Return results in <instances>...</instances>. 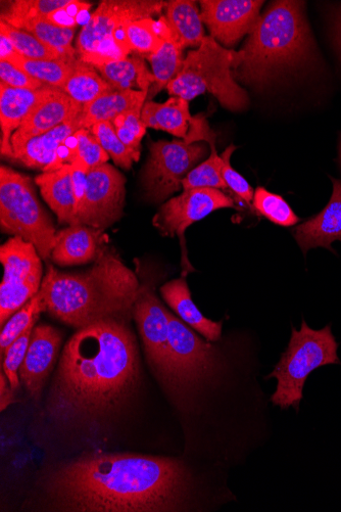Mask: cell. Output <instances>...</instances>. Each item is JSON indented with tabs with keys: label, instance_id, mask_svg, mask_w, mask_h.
Wrapping results in <instances>:
<instances>
[{
	"label": "cell",
	"instance_id": "1",
	"mask_svg": "<svg viewBox=\"0 0 341 512\" xmlns=\"http://www.w3.org/2000/svg\"><path fill=\"white\" fill-rule=\"evenodd\" d=\"M51 508L78 512H177L196 509L198 485L181 458L84 453L42 479Z\"/></svg>",
	"mask_w": 341,
	"mask_h": 512
},
{
	"label": "cell",
	"instance_id": "2",
	"mask_svg": "<svg viewBox=\"0 0 341 512\" xmlns=\"http://www.w3.org/2000/svg\"><path fill=\"white\" fill-rule=\"evenodd\" d=\"M139 381L138 348L128 320L91 324L65 345L46 414L64 427H99L121 412Z\"/></svg>",
	"mask_w": 341,
	"mask_h": 512
},
{
	"label": "cell",
	"instance_id": "3",
	"mask_svg": "<svg viewBox=\"0 0 341 512\" xmlns=\"http://www.w3.org/2000/svg\"><path fill=\"white\" fill-rule=\"evenodd\" d=\"M140 289L135 273L103 246L94 265L81 273L48 264L40 291L48 313L80 330L107 319L130 320Z\"/></svg>",
	"mask_w": 341,
	"mask_h": 512
},
{
	"label": "cell",
	"instance_id": "4",
	"mask_svg": "<svg viewBox=\"0 0 341 512\" xmlns=\"http://www.w3.org/2000/svg\"><path fill=\"white\" fill-rule=\"evenodd\" d=\"M316 45L303 2H275L263 13L237 52L235 80L264 85L278 74L314 61Z\"/></svg>",
	"mask_w": 341,
	"mask_h": 512
},
{
	"label": "cell",
	"instance_id": "5",
	"mask_svg": "<svg viewBox=\"0 0 341 512\" xmlns=\"http://www.w3.org/2000/svg\"><path fill=\"white\" fill-rule=\"evenodd\" d=\"M169 342V365L161 383L176 407L187 413L200 391L221 377L223 356L219 348L170 312Z\"/></svg>",
	"mask_w": 341,
	"mask_h": 512
},
{
	"label": "cell",
	"instance_id": "6",
	"mask_svg": "<svg viewBox=\"0 0 341 512\" xmlns=\"http://www.w3.org/2000/svg\"><path fill=\"white\" fill-rule=\"evenodd\" d=\"M236 63L237 52L207 36L199 49L187 54L181 72L167 86L169 95L190 102L210 92L226 110H246L250 100L233 76Z\"/></svg>",
	"mask_w": 341,
	"mask_h": 512
},
{
	"label": "cell",
	"instance_id": "7",
	"mask_svg": "<svg viewBox=\"0 0 341 512\" xmlns=\"http://www.w3.org/2000/svg\"><path fill=\"white\" fill-rule=\"evenodd\" d=\"M337 350L331 325L313 330L303 320L301 330L292 327L287 350L266 377V380H276L275 392L270 397L272 404L281 410L294 408L299 412L312 372L323 366L341 364Z\"/></svg>",
	"mask_w": 341,
	"mask_h": 512
},
{
	"label": "cell",
	"instance_id": "8",
	"mask_svg": "<svg viewBox=\"0 0 341 512\" xmlns=\"http://www.w3.org/2000/svg\"><path fill=\"white\" fill-rule=\"evenodd\" d=\"M0 226L7 234L33 244L42 260L52 259L57 231L37 199L32 179L0 168Z\"/></svg>",
	"mask_w": 341,
	"mask_h": 512
},
{
	"label": "cell",
	"instance_id": "9",
	"mask_svg": "<svg viewBox=\"0 0 341 512\" xmlns=\"http://www.w3.org/2000/svg\"><path fill=\"white\" fill-rule=\"evenodd\" d=\"M154 0H105L89 17L76 41L79 60L95 66L126 58L116 48L113 37L126 23L150 19L165 9Z\"/></svg>",
	"mask_w": 341,
	"mask_h": 512
},
{
	"label": "cell",
	"instance_id": "10",
	"mask_svg": "<svg viewBox=\"0 0 341 512\" xmlns=\"http://www.w3.org/2000/svg\"><path fill=\"white\" fill-rule=\"evenodd\" d=\"M205 144L187 145L174 139L150 144V157L142 174L146 198L156 203L181 191L186 176L208 156Z\"/></svg>",
	"mask_w": 341,
	"mask_h": 512
},
{
	"label": "cell",
	"instance_id": "11",
	"mask_svg": "<svg viewBox=\"0 0 341 512\" xmlns=\"http://www.w3.org/2000/svg\"><path fill=\"white\" fill-rule=\"evenodd\" d=\"M0 261L5 268L0 286V324L4 328L6 322L39 293L43 279L37 249L21 237H14L2 246Z\"/></svg>",
	"mask_w": 341,
	"mask_h": 512
},
{
	"label": "cell",
	"instance_id": "12",
	"mask_svg": "<svg viewBox=\"0 0 341 512\" xmlns=\"http://www.w3.org/2000/svg\"><path fill=\"white\" fill-rule=\"evenodd\" d=\"M237 209L231 197L220 190L194 189L184 191L180 196L167 201L156 214L153 224L164 237H178L182 250L183 276L193 272L188 260L185 231L220 209Z\"/></svg>",
	"mask_w": 341,
	"mask_h": 512
},
{
	"label": "cell",
	"instance_id": "13",
	"mask_svg": "<svg viewBox=\"0 0 341 512\" xmlns=\"http://www.w3.org/2000/svg\"><path fill=\"white\" fill-rule=\"evenodd\" d=\"M125 183L124 175L112 165L91 169L76 224L104 231L117 222L123 215Z\"/></svg>",
	"mask_w": 341,
	"mask_h": 512
},
{
	"label": "cell",
	"instance_id": "14",
	"mask_svg": "<svg viewBox=\"0 0 341 512\" xmlns=\"http://www.w3.org/2000/svg\"><path fill=\"white\" fill-rule=\"evenodd\" d=\"M146 357L160 382L167 374L170 355L169 310L150 288L141 287L133 307Z\"/></svg>",
	"mask_w": 341,
	"mask_h": 512
},
{
	"label": "cell",
	"instance_id": "15",
	"mask_svg": "<svg viewBox=\"0 0 341 512\" xmlns=\"http://www.w3.org/2000/svg\"><path fill=\"white\" fill-rule=\"evenodd\" d=\"M201 17L213 37L224 48H232L251 34L264 2L259 0H203Z\"/></svg>",
	"mask_w": 341,
	"mask_h": 512
},
{
	"label": "cell",
	"instance_id": "16",
	"mask_svg": "<svg viewBox=\"0 0 341 512\" xmlns=\"http://www.w3.org/2000/svg\"><path fill=\"white\" fill-rule=\"evenodd\" d=\"M63 337L51 325L41 324L34 328L29 348L19 371V377L29 395L40 396L43 386L53 371Z\"/></svg>",
	"mask_w": 341,
	"mask_h": 512
},
{
	"label": "cell",
	"instance_id": "17",
	"mask_svg": "<svg viewBox=\"0 0 341 512\" xmlns=\"http://www.w3.org/2000/svg\"><path fill=\"white\" fill-rule=\"evenodd\" d=\"M83 106L57 88L50 97L38 104L25 118L12 137L14 156L31 139L40 136L82 113ZM14 158V157H13Z\"/></svg>",
	"mask_w": 341,
	"mask_h": 512
},
{
	"label": "cell",
	"instance_id": "18",
	"mask_svg": "<svg viewBox=\"0 0 341 512\" xmlns=\"http://www.w3.org/2000/svg\"><path fill=\"white\" fill-rule=\"evenodd\" d=\"M56 89L47 85L37 90L19 89L0 83V125H2L0 150L4 157L13 159L12 137L14 133L31 111L50 97Z\"/></svg>",
	"mask_w": 341,
	"mask_h": 512
},
{
	"label": "cell",
	"instance_id": "19",
	"mask_svg": "<svg viewBox=\"0 0 341 512\" xmlns=\"http://www.w3.org/2000/svg\"><path fill=\"white\" fill-rule=\"evenodd\" d=\"M331 180L333 191L327 206L294 230V237L305 255L315 248L332 251V244L341 242V180Z\"/></svg>",
	"mask_w": 341,
	"mask_h": 512
},
{
	"label": "cell",
	"instance_id": "20",
	"mask_svg": "<svg viewBox=\"0 0 341 512\" xmlns=\"http://www.w3.org/2000/svg\"><path fill=\"white\" fill-rule=\"evenodd\" d=\"M105 243L103 231L85 225H70L58 232L52 260L60 266L95 261Z\"/></svg>",
	"mask_w": 341,
	"mask_h": 512
},
{
	"label": "cell",
	"instance_id": "21",
	"mask_svg": "<svg viewBox=\"0 0 341 512\" xmlns=\"http://www.w3.org/2000/svg\"><path fill=\"white\" fill-rule=\"evenodd\" d=\"M161 295L168 306L193 331H197L208 342L221 340L222 321H213L204 316L192 301L191 293L184 277L174 279L161 288Z\"/></svg>",
	"mask_w": 341,
	"mask_h": 512
},
{
	"label": "cell",
	"instance_id": "22",
	"mask_svg": "<svg viewBox=\"0 0 341 512\" xmlns=\"http://www.w3.org/2000/svg\"><path fill=\"white\" fill-rule=\"evenodd\" d=\"M81 114L31 139V141L14 156L12 161L28 168L39 169L44 172L48 166H51L55 162L60 148L67 143L71 136L83 128Z\"/></svg>",
	"mask_w": 341,
	"mask_h": 512
},
{
	"label": "cell",
	"instance_id": "23",
	"mask_svg": "<svg viewBox=\"0 0 341 512\" xmlns=\"http://www.w3.org/2000/svg\"><path fill=\"white\" fill-rule=\"evenodd\" d=\"M41 196L58 216L61 224L76 225V200L72 166L53 172H43L35 178Z\"/></svg>",
	"mask_w": 341,
	"mask_h": 512
},
{
	"label": "cell",
	"instance_id": "24",
	"mask_svg": "<svg viewBox=\"0 0 341 512\" xmlns=\"http://www.w3.org/2000/svg\"><path fill=\"white\" fill-rule=\"evenodd\" d=\"M164 17L183 50L200 48L207 36L197 3L189 0H171L165 5Z\"/></svg>",
	"mask_w": 341,
	"mask_h": 512
},
{
	"label": "cell",
	"instance_id": "25",
	"mask_svg": "<svg viewBox=\"0 0 341 512\" xmlns=\"http://www.w3.org/2000/svg\"><path fill=\"white\" fill-rule=\"evenodd\" d=\"M141 121L146 128L163 130L185 139L194 122V117L190 115L189 102L171 97L163 104L146 102L142 108Z\"/></svg>",
	"mask_w": 341,
	"mask_h": 512
},
{
	"label": "cell",
	"instance_id": "26",
	"mask_svg": "<svg viewBox=\"0 0 341 512\" xmlns=\"http://www.w3.org/2000/svg\"><path fill=\"white\" fill-rule=\"evenodd\" d=\"M148 92L139 90H114L85 105L81 114L82 127L90 129L101 122H112L123 113L135 109H142Z\"/></svg>",
	"mask_w": 341,
	"mask_h": 512
},
{
	"label": "cell",
	"instance_id": "27",
	"mask_svg": "<svg viewBox=\"0 0 341 512\" xmlns=\"http://www.w3.org/2000/svg\"><path fill=\"white\" fill-rule=\"evenodd\" d=\"M114 90H139L149 93L155 83L153 72L146 68L143 58L133 56L92 66Z\"/></svg>",
	"mask_w": 341,
	"mask_h": 512
},
{
	"label": "cell",
	"instance_id": "28",
	"mask_svg": "<svg viewBox=\"0 0 341 512\" xmlns=\"http://www.w3.org/2000/svg\"><path fill=\"white\" fill-rule=\"evenodd\" d=\"M62 90L83 107L106 93L114 91L101 74L79 59H77L74 70Z\"/></svg>",
	"mask_w": 341,
	"mask_h": 512
},
{
	"label": "cell",
	"instance_id": "29",
	"mask_svg": "<svg viewBox=\"0 0 341 512\" xmlns=\"http://www.w3.org/2000/svg\"><path fill=\"white\" fill-rule=\"evenodd\" d=\"M4 21V20H2ZM6 23L27 31L65 56L76 59V49H73L72 40L75 28L61 27L46 18L9 19Z\"/></svg>",
	"mask_w": 341,
	"mask_h": 512
},
{
	"label": "cell",
	"instance_id": "30",
	"mask_svg": "<svg viewBox=\"0 0 341 512\" xmlns=\"http://www.w3.org/2000/svg\"><path fill=\"white\" fill-rule=\"evenodd\" d=\"M146 59L151 63L155 77V83L149 95L151 100L177 77L183 68L185 59L183 58V49L174 37L165 39L162 48Z\"/></svg>",
	"mask_w": 341,
	"mask_h": 512
},
{
	"label": "cell",
	"instance_id": "31",
	"mask_svg": "<svg viewBox=\"0 0 341 512\" xmlns=\"http://www.w3.org/2000/svg\"><path fill=\"white\" fill-rule=\"evenodd\" d=\"M3 61L19 67L44 85L62 90L74 70L77 59L30 60L19 54Z\"/></svg>",
	"mask_w": 341,
	"mask_h": 512
},
{
	"label": "cell",
	"instance_id": "32",
	"mask_svg": "<svg viewBox=\"0 0 341 512\" xmlns=\"http://www.w3.org/2000/svg\"><path fill=\"white\" fill-rule=\"evenodd\" d=\"M0 34L9 38L17 52L24 58L30 60L72 59L52 48V46L45 44L31 33L16 28L5 21H0Z\"/></svg>",
	"mask_w": 341,
	"mask_h": 512
},
{
	"label": "cell",
	"instance_id": "33",
	"mask_svg": "<svg viewBox=\"0 0 341 512\" xmlns=\"http://www.w3.org/2000/svg\"><path fill=\"white\" fill-rule=\"evenodd\" d=\"M125 41L130 53H137L142 58L156 54L164 44L157 30V21L152 18L127 24Z\"/></svg>",
	"mask_w": 341,
	"mask_h": 512
},
{
	"label": "cell",
	"instance_id": "34",
	"mask_svg": "<svg viewBox=\"0 0 341 512\" xmlns=\"http://www.w3.org/2000/svg\"><path fill=\"white\" fill-rule=\"evenodd\" d=\"M46 311L44 295L41 291L16 312L6 323L0 335V351L5 356L8 348L27 330L33 321H37Z\"/></svg>",
	"mask_w": 341,
	"mask_h": 512
},
{
	"label": "cell",
	"instance_id": "35",
	"mask_svg": "<svg viewBox=\"0 0 341 512\" xmlns=\"http://www.w3.org/2000/svg\"><path fill=\"white\" fill-rule=\"evenodd\" d=\"M223 160L216 148L211 149V156L205 162L194 168L183 180L184 191L194 189L228 190L222 176Z\"/></svg>",
	"mask_w": 341,
	"mask_h": 512
},
{
	"label": "cell",
	"instance_id": "36",
	"mask_svg": "<svg viewBox=\"0 0 341 512\" xmlns=\"http://www.w3.org/2000/svg\"><path fill=\"white\" fill-rule=\"evenodd\" d=\"M253 208L276 225L289 227L299 223L300 218L280 196L259 186L255 192Z\"/></svg>",
	"mask_w": 341,
	"mask_h": 512
},
{
	"label": "cell",
	"instance_id": "37",
	"mask_svg": "<svg viewBox=\"0 0 341 512\" xmlns=\"http://www.w3.org/2000/svg\"><path fill=\"white\" fill-rule=\"evenodd\" d=\"M110 155L115 164L123 169L129 170L135 158L131 151L122 143L112 122H101L89 129Z\"/></svg>",
	"mask_w": 341,
	"mask_h": 512
},
{
	"label": "cell",
	"instance_id": "38",
	"mask_svg": "<svg viewBox=\"0 0 341 512\" xmlns=\"http://www.w3.org/2000/svg\"><path fill=\"white\" fill-rule=\"evenodd\" d=\"M141 112L142 109L131 110L112 121L119 138L131 151L136 162L139 161L141 142L146 133V126L141 121Z\"/></svg>",
	"mask_w": 341,
	"mask_h": 512
},
{
	"label": "cell",
	"instance_id": "39",
	"mask_svg": "<svg viewBox=\"0 0 341 512\" xmlns=\"http://www.w3.org/2000/svg\"><path fill=\"white\" fill-rule=\"evenodd\" d=\"M71 3L72 0H15L2 13V20L46 18Z\"/></svg>",
	"mask_w": 341,
	"mask_h": 512
},
{
	"label": "cell",
	"instance_id": "40",
	"mask_svg": "<svg viewBox=\"0 0 341 512\" xmlns=\"http://www.w3.org/2000/svg\"><path fill=\"white\" fill-rule=\"evenodd\" d=\"M36 322L33 321L29 325L27 330L8 348L3 357V370L14 392L20 388L19 371L26 357Z\"/></svg>",
	"mask_w": 341,
	"mask_h": 512
},
{
	"label": "cell",
	"instance_id": "41",
	"mask_svg": "<svg viewBox=\"0 0 341 512\" xmlns=\"http://www.w3.org/2000/svg\"><path fill=\"white\" fill-rule=\"evenodd\" d=\"M75 136L76 159L82 161L89 170L107 164L111 158L110 155L89 129L82 128L75 133Z\"/></svg>",
	"mask_w": 341,
	"mask_h": 512
},
{
	"label": "cell",
	"instance_id": "42",
	"mask_svg": "<svg viewBox=\"0 0 341 512\" xmlns=\"http://www.w3.org/2000/svg\"><path fill=\"white\" fill-rule=\"evenodd\" d=\"M235 150L236 147L231 145L222 154V176L228 189L251 207L254 201L255 191L246 178L235 171L230 163L231 156Z\"/></svg>",
	"mask_w": 341,
	"mask_h": 512
},
{
	"label": "cell",
	"instance_id": "43",
	"mask_svg": "<svg viewBox=\"0 0 341 512\" xmlns=\"http://www.w3.org/2000/svg\"><path fill=\"white\" fill-rule=\"evenodd\" d=\"M0 83L13 88L37 90L45 85L8 61L0 60Z\"/></svg>",
	"mask_w": 341,
	"mask_h": 512
},
{
	"label": "cell",
	"instance_id": "44",
	"mask_svg": "<svg viewBox=\"0 0 341 512\" xmlns=\"http://www.w3.org/2000/svg\"><path fill=\"white\" fill-rule=\"evenodd\" d=\"M6 375L4 370L2 371V398H0V404H2V411L8 408L12 403L15 402L14 391L11 387L8 386L9 380L6 379Z\"/></svg>",
	"mask_w": 341,
	"mask_h": 512
},
{
	"label": "cell",
	"instance_id": "45",
	"mask_svg": "<svg viewBox=\"0 0 341 512\" xmlns=\"http://www.w3.org/2000/svg\"><path fill=\"white\" fill-rule=\"evenodd\" d=\"M0 48H2L0 60H8L19 55L11 40L3 34H0Z\"/></svg>",
	"mask_w": 341,
	"mask_h": 512
},
{
	"label": "cell",
	"instance_id": "46",
	"mask_svg": "<svg viewBox=\"0 0 341 512\" xmlns=\"http://www.w3.org/2000/svg\"><path fill=\"white\" fill-rule=\"evenodd\" d=\"M334 32L338 49L341 52V10L336 13L334 18Z\"/></svg>",
	"mask_w": 341,
	"mask_h": 512
},
{
	"label": "cell",
	"instance_id": "47",
	"mask_svg": "<svg viewBox=\"0 0 341 512\" xmlns=\"http://www.w3.org/2000/svg\"><path fill=\"white\" fill-rule=\"evenodd\" d=\"M339 165H340V170H341V138H340V143H339Z\"/></svg>",
	"mask_w": 341,
	"mask_h": 512
}]
</instances>
